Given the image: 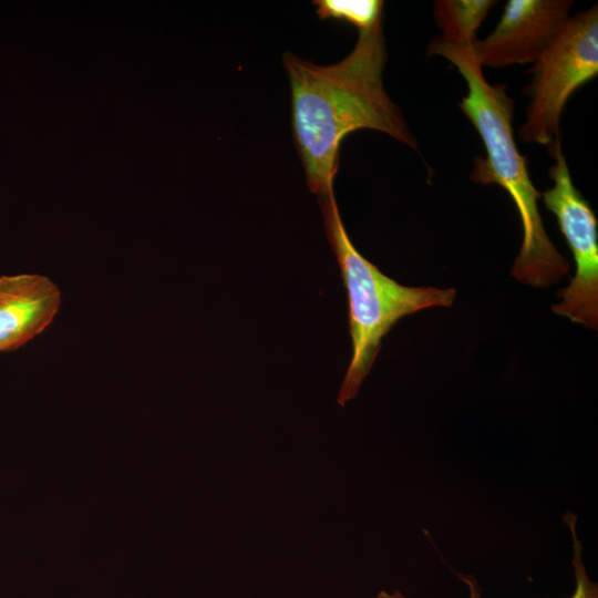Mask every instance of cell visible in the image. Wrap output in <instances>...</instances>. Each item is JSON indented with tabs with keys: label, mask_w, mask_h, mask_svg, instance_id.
I'll return each mask as SVG.
<instances>
[{
	"label": "cell",
	"mask_w": 598,
	"mask_h": 598,
	"mask_svg": "<svg viewBox=\"0 0 598 598\" xmlns=\"http://www.w3.org/2000/svg\"><path fill=\"white\" fill-rule=\"evenodd\" d=\"M386 50L382 23L359 32L338 63L318 65L291 52L282 64L290 82L291 130L307 185L319 198L333 193L342 140L375 130L417 151V141L383 85Z\"/></svg>",
	"instance_id": "6da1fadb"
},
{
	"label": "cell",
	"mask_w": 598,
	"mask_h": 598,
	"mask_svg": "<svg viewBox=\"0 0 598 598\" xmlns=\"http://www.w3.org/2000/svg\"><path fill=\"white\" fill-rule=\"evenodd\" d=\"M427 53L450 61L465 80L467 92L458 106L474 125L485 148V156L475 161L472 179L502 186L519 215L523 241L512 276L536 288L557 283L570 271V265L545 230L538 207L540 193L515 143L512 125L514 102L506 85H493L486 81L473 48L450 45L435 38L430 42Z\"/></svg>",
	"instance_id": "7a4b0ae2"
},
{
	"label": "cell",
	"mask_w": 598,
	"mask_h": 598,
	"mask_svg": "<svg viewBox=\"0 0 598 598\" xmlns=\"http://www.w3.org/2000/svg\"><path fill=\"white\" fill-rule=\"evenodd\" d=\"M329 244L348 293L352 357L337 402L344 406L358 393L370 372L383 337L405 316L433 307L453 305V288L408 287L384 275L352 244L334 197L319 198Z\"/></svg>",
	"instance_id": "3957f363"
},
{
	"label": "cell",
	"mask_w": 598,
	"mask_h": 598,
	"mask_svg": "<svg viewBox=\"0 0 598 598\" xmlns=\"http://www.w3.org/2000/svg\"><path fill=\"white\" fill-rule=\"evenodd\" d=\"M519 137L550 146L560 138V117L569 97L598 73V7L570 17L561 32L534 62Z\"/></svg>",
	"instance_id": "277c9868"
},
{
	"label": "cell",
	"mask_w": 598,
	"mask_h": 598,
	"mask_svg": "<svg viewBox=\"0 0 598 598\" xmlns=\"http://www.w3.org/2000/svg\"><path fill=\"white\" fill-rule=\"evenodd\" d=\"M548 148L554 159L548 172L553 186L540 193V197L546 208L555 215L576 265L575 276L569 285L559 291L560 300L553 305L551 310L575 323L597 330L598 221L571 179L561 148V138L556 140Z\"/></svg>",
	"instance_id": "5b68a950"
},
{
	"label": "cell",
	"mask_w": 598,
	"mask_h": 598,
	"mask_svg": "<svg viewBox=\"0 0 598 598\" xmlns=\"http://www.w3.org/2000/svg\"><path fill=\"white\" fill-rule=\"evenodd\" d=\"M569 0H509L495 29L474 44L483 66L504 68L535 62L570 19Z\"/></svg>",
	"instance_id": "8992f818"
},
{
	"label": "cell",
	"mask_w": 598,
	"mask_h": 598,
	"mask_svg": "<svg viewBox=\"0 0 598 598\" xmlns=\"http://www.w3.org/2000/svg\"><path fill=\"white\" fill-rule=\"evenodd\" d=\"M60 305V289L45 276L0 277V352L13 351L40 334Z\"/></svg>",
	"instance_id": "52a82bcc"
},
{
	"label": "cell",
	"mask_w": 598,
	"mask_h": 598,
	"mask_svg": "<svg viewBox=\"0 0 598 598\" xmlns=\"http://www.w3.org/2000/svg\"><path fill=\"white\" fill-rule=\"evenodd\" d=\"M494 0H437L434 2V18L442 32L440 39L446 44L473 48L476 32Z\"/></svg>",
	"instance_id": "ba28073f"
},
{
	"label": "cell",
	"mask_w": 598,
	"mask_h": 598,
	"mask_svg": "<svg viewBox=\"0 0 598 598\" xmlns=\"http://www.w3.org/2000/svg\"><path fill=\"white\" fill-rule=\"evenodd\" d=\"M321 20L334 19L368 31L382 23L383 1L380 0H315Z\"/></svg>",
	"instance_id": "9c48e42d"
},
{
	"label": "cell",
	"mask_w": 598,
	"mask_h": 598,
	"mask_svg": "<svg viewBox=\"0 0 598 598\" xmlns=\"http://www.w3.org/2000/svg\"><path fill=\"white\" fill-rule=\"evenodd\" d=\"M566 523L570 527L574 544V557L573 566L575 570L576 588L569 598H598V586L592 582L586 571L585 565L581 560V545L577 538L575 519L576 516L568 513L565 516ZM460 578L467 585L470 589V598H481V589L476 585L475 580L471 577L460 576Z\"/></svg>",
	"instance_id": "30bf717a"
},
{
	"label": "cell",
	"mask_w": 598,
	"mask_h": 598,
	"mask_svg": "<svg viewBox=\"0 0 598 598\" xmlns=\"http://www.w3.org/2000/svg\"><path fill=\"white\" fill-rule=\"evenodd\" d=\"M375 598H406L403 594L400 591H394L392 594H389L386 591H380Z\"/></svg>",
	"instance_id": "8fae6325"
}]
</instances>
